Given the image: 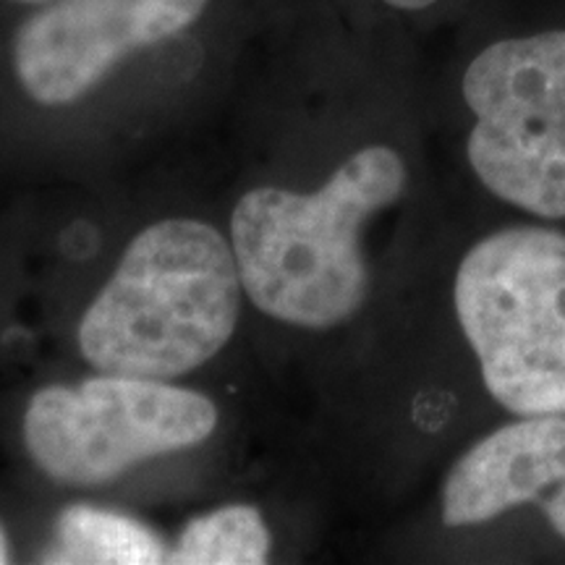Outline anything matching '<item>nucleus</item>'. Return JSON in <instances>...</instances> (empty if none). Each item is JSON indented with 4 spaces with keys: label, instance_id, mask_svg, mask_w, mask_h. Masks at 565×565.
<instances>
[{
    "label": "nucleus",
    "instance_id": "nucleus-1",
    "mask_svg": "<svg viewBox=\"0 0 565 565\" xmlns=\"http://www.w3.org/2000/svg\"><path fill=\"white\" fill-rule=\"evenodd\" d=\"M450 74L484 215L565 228V0H479Z\"/></svg>",
    "mask_w": 565,
    "mask_h": 565
},
{
    "label": "nucleus",
    "instance_id": "nucleus-2",
    "mask_svg": "<svg viewBox=\"0 0 565 565\" xmlns=\"http://www.w3.org/2000/svg\"><path fill=\"white\" fill-rule=\"evenodd\" d=\"M414 192V168L393 139L351 150L312 194L254 189L231 217V246L246 296L273 320L333 330L374 294L366 236Z\"/></svg>",
    "mask_w": 565,
    "mask_h": 565
},
{
    "label": "nucleus",
    "instance_id": "nucleus-3",
    "mask_svg": "<svg viewBox=\"0 0 565 565\" xmlns=\"http://www.w3.org/2000/svg\"><path fill=\"white\" fill-rule=\"evenodd\" d=\"M233 246L202 221H160L139 233L79 324L97 372L173 380L223 351L242 312Z\"/></svg>",
    "mask_w": 565,
    "mask_h": 565
},
{
    "label": "nucleus",
    "instance_id": "nucleus-4",
    "mask_svg": "<svg viewBox=\"0 0 565 565\" xmlns=\"http://www.w3.org/2000/svg\"><path fill=\"white\" fill-rule=\"evenodd\" d=\"M217 427V408L202 393L166 380L100 372L79 385L32 395L24 443L55 482L97 487L147 458L202 445Z\"/></svg>",
    "mask_w": 565,
    "mask_h": 565
},
{
    "label": "nucleus",
    "instance_id": "nucleus-5",
    "mask_svg": "<svg viewBox=\"0 0 565 565\" xmlns=\"http://www.w3.org/2000/svg\"><path fill=\"white\" fill-rule=\"evenodd\" d=\"M448 534L484 536L513 563H565V414L519 416L458 450L437 492Z\"/></svg>",
    "mask_w": 565,
    "mask_h": 565
},
{
    "label": "nucleus",
    "instance_id": "nucleus-6",
    "mask_svg": "<svg viewBox=\"0 0 565 565\" xmlns=\"http://www.w3.org/2000/svg\"><path fill=\"white\" fill-rule=\"evenodd\" d=\"M207 0H55L21 24L13 68L40 105L82 100L131 53L181 34Z\"/></svg>",
    "mask_w": 565,
    "mask_h": 565
},
{
    "label": "nucleus",
    "instance_id": "nucleus-7",
    "mask_svg": "<svg viewBox=\"0 0 565 565\" xmlns=\"http://www.w3.org/2000/svg\"><path fill=\"white\" fill-rule=\"evenodd\" d=\"M42 561L152 565L168 563V550L139 519L95 505H71L55 521L53 547Z\"/></svg>",
    "mask_w": 565,
    "mask_h": 565
},
{
    "label": "nucleus",
    "instance_id": "nucleus-8",
    "mask_svg": "<svg viewBox=\"0 0 565 565\" xmlns=\"http://www.w3.org/2000/svg\"><path fill=\"white\" fill-rule=\"evenodd\" d=\"M270 553V532L252 505H228L196 515L183 526L168 563L181 565H259Z\"/></svg>",
    "mask_w": 565,
    "mask_h": 565
},
{
    "label": "nucleus",
    "instance_id": "nucleus-9",
    "mask_svg": "<svg viewBox=\"0 0 565 565\" xmlns=\"http://www.w3.org/2000/svg\"><path fill=\"white\" fill-rule=\"evenodd\" d=\"M479 0H377L380 9L387 13H398V17H427L435 11H454L461 9L469 13Z\"/></svg>",
    "mask_w": 565,
    "mask_h": 565
},
{
    "label": "nucleus",
    "instance_id": "nucleus-10",
    "mask_svg": "<svg viewBox=\"0 0 565 565\" xmlns=\"http://www.w3.org/2000/svg\"><path fill=\"white\" fill-rule=\"evenodd\" d=\"M9 540H6V532L3 529H0V565L3 563H9Z\"/></svg>",
    "mask_w": 565,
    "mask_h": 565
},
{
    "label": "nucleus",
    "instance_id": "nucleus-11",
    "mask_svg": "<svg viewBox=\"0 0 565 565\" xmlns=\"http://www.w3.org/2000/svg\"><path fill=\"white\" fill-rule=\"evenodd\" d=\"M19 3H45V0H19Z\"/></svg>",
    "mask_w": 565,
    "mask_h": 565
}]
</instances>
